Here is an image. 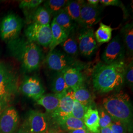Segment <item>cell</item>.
Listing matches in <instances>:
<instances>
[{
  "label": "cell",
  "instance_id": "ab89813d",
  "mask_svg": "<svg viewBox=\"0 0 133 133\" xmlns=\"http://www.w3.org/2000/svg\"><path fill=\"white\" fill-rule=\"evenodd\" d=\"M87 133H89V132H87Z\"/></svg>",
  "mask_w": 133,
  "mask_h": 133
},
{
  "label": "cell",
  "instance_id": "d6986e66",
  "mask_svg": "<svg viewBox=\"0 0 133 133\" xmlns=\"http://www.w3.org/2000/svg\"><path fill=\"white\" fill-rule=\"evenodd\" d=\"M122 42L125 46L126 52L129 56L132 57L133 54V22L126 24L121 30Z\"/></svg>",
  "mask_w": 133,
  "mask_h": 133
},
{
  "label": "cell",
  "instance_id": "ac0fdd59",
  "mask_svg": "<svg viewBox=\"0 0 133 133\" xmlns=\"http://www.w3.org/2000/svg\"><path fill=\"white\" fill-rule=\"evenodd\" d=\"M50 27L52 33V41L49 48L50 51H52L57 45L64 42L69 35L59 26L53 19L50 25Z\"/></svg>",
  "mask_w": 133,
  "mask_h": 133
},
{
  "label": "cell",
  "instance_id": "ba28073f",
  "mask_svg": "<svg viewBox=\"0 0 133 133\" xmlns=\"http://www.w3.org/2000/svg\"><path fill=\"white\" fill-rule=\"evenodd\" d=\"M23 26L22 20L14 14L6 15L0 25V35L4 40L11 41L17 38Z\"/></svg>",
  "mask_w": 133,
  "mask_h": 133
},
{
  "label": "cell",
  "instance_id": "4316f807",
  "mask_svg": "<svg viewBox=\"0 0 133 133\" xmlns=\"http://www.w3.org/2000/svg\"><path fill=\"white\" fill-rule=\"evenodd\" d=\"M33 23L47 25L50 24L51 15L43 6H39L35 10L32 16Z\"/></svg>",
  "mask_w": 133,
  "mask_h": 133
},
{
  "label": "cell",
  "instance_id": "2e32d148",
  "mask_svg": "<svg viewBox=\"0 0 133 133\" xmlns=\"http://www.w3.org/2000/svg\"><path fill=\"white\" fill-rule=\"evenodd\" d=\"M83 122L91 133H100L99 115L97 109L89 107L84 115Z\"/></svg>",
  "mask_w": 133,
  "mask_h": 133
},
{
  "label": "cell",
  "instance_id": "5bb4252c",
  "mask_svg": "<svg viewBox=\"0 0 133 133\" xmlns=\"http://www.w3.org/2000/svg\"><path fill=\"white\" fill-rule=\"evenodd\" d=\"M75 100L74 91L69 89L66 93L60 97L59 106L52 115L57 118L71 115Z\"/></svg>",
  "mask_w": 133,
  "mask_h": 133
},
{
  "label": "cell",
  "instance_id": "f35d334b",
  "mask_svg": "<svg viewBox=\"0 0 133 133\" xmlns=\"http://www.w3.org/2000/svg\"><path fill=\"white\" fill-rule=\"evenodd\" d=\"M19 133H29L27 132V131H21L20 132H19Z\"/></svg>",
  "mask_w": 133,
  "mask_h": 133
},
{
  "label": "cell",
  "instance_id": "52a82bcc",
  "mask_svg": "<svg viewBox=\"0 0 133 133\" xmlns=\"http://www.w3.org/2000/svg\"><path fill=\"white\" fill-rule=\"evenodd\" d=\"M126 53L122 38L118 35L108 44L102 54V59L104 63L107 64L124 62Z\"/></svg>",
  "mask_w": 133,
  "mask_h": 133
},
{
  "label": "cell",
  "instance_id": "cb8c5ba5",
  "mask_svg": "<svg viewBox=\"0 0 133 133\" xmlns=\"http://www.w3.org/2000/svg\"><path fill=\"white\" fill-rule=\"evenodd\" d=\"M113 29L109 25L100 23V26L94 33L96 42L99 44L108 43L112 38Z\"/></svg>",
  "mask_w": 133,
  "mask_h": 133
},
{
  "label": "cell",
  "instance_id": "8992f818",
  "mask_svg": "<svg viewBox=\"0 0 133 133\" xmlns=\"http://www.w3.org/2000/svg\"><path fill=\"white\" fill-rule=\"evenodd\" d=\"M27 40L44 48L49 46L52 41L50 25H41L32 23L25 31Z\"/></svg>",
  "mask_w": 133,
  "mask_h": 133
},
{
  "label": "cell",
  "instance_id": "44dd1931",
  "mask_svg": "<svg viewBox=\"0 0 133 133\" xmlns=\"http://www.w3.org/2000/svg\"><path fill=\"white\" fill-rule=\"evenodd\" d=\"M81 1H68L63 10L75 22L81 25Z\"/></svg>",
  "mask_w": 133,
  "mask_h": 133
},
{
  "label": "cell",
  "instance_id": "8fae6325",
  "mask_svg": "<svg viewBox=\"0 0 133 133\" xmlns=\"http://www.w3.org/2000/svg\"><path fill=\"white\" fill-rule=\"evenodd\" d=\"M81 25L86 28H91L101 20L100 10L97 6H93L81 1Z\"/></svg>",
  "mask_w": 133,
  "mask_h": 133
},
{
  "label": "cell",
  "instance_id": "1f68e13d",
  "mask_svg": "<svg viewBox=\"0 0 133 133\" xmlns=\"http://www.w3.org/2000/svg\"><path fill=\"white\" fill-rule=\"evenodd\" d=\"M43 2V0H24L20 2L19 7L23 9H32L36 8Z\"/></svg>",
  "mask_w": 133,
  "mask_h": 133
},
{
  "label": "cell",
  "instance_id": "484cf974",
  "mask_svg": "<svg viewBox=\"0 0 133 133\" xmlns=\"http://www.w3.org/2000/svg\"><path fill=\"white\" fill-rule=\"evenodd\" d=\"M65 53L70 56H76L79 52L77 39L72 34H69L66 39L60 44Z\"/></svg>",
  "mask_w": 133,
  "mask_h": 133
},
{
  "label": "cell",
  "instance_id": "5b68a950",
  "mask_svg": "<svg viewBox=\"0 0 133 133\" xmlns=\"http://www.w3.org/2000/svg\"><path fill=\"white\" fill-rule=\"evenodd\" d=\"M45 62L48 68L57 72L62 71L70 67L81 69L82 66L79 62L66 53L55 49L48 53Z\"/></svg>",
  "mask_w": 133,
  "mask_h": 133
},
{
  "label": "cell",
  "instance_id": "7c38bea8",
  "mask_svg": "<svg viewBox=\"0 0 133 133\" xmlns=\"http://www.w3.org/2000/svg\"><path fill=\"white\" fill-rule=\"evenodd\" d=\"M18 122V114L13 107L8 108L0 114V133H14Z\"/></svg>",
  "mask_w": 133,
  "mask_h": 133
},
{
  "label": "cell",
  "instance_id": "30bf717a",
  "mask_svg": "<svg viewBox=\"0 0 133 133\" xmlns=\"http://www.w3.org/2000/svg\"><path fill=\"white\" fill-rule=\"evenodd\" d=\"M20 89L24 95L36 101L44 95L45 92L41 81L34 76L26 78L21 83Z\"/></svg>",
  "mask_w": 133,
  "mask_h": 133
},
{
  "label": "cell",
  "instance_id": "8d00e7d4",
  "mask_svg": "<svg viewBox=\"0 0 133 133\" xmlns=\"http://www.w3.org/2000/svg\"><path fill=\"white\" fill-rule=\"evenodd\" d=\"M87 3L93 6H97L99 3V0H88Z\"/></svg>",
  "mask_w": 133,
  "mask_h": 133
},
{
  "label": "cell",
  "instance_id": "3957f363",
  "mask_svg": "<svg viewBox=\"0 0 133 133\" xmlns=\"http://www.w3.org/2000/svg\"><path fill=\"white\" fill-rule=\"evenodd\" d=\"M103 105L112 118L126 124L133 118V107L130 97L122 91L113 94L104 98Z\"/></svg>",
  "mask_w": 133,
  "mask_h": 133
},
{
  "label": "cell",
  "instance_id": "f1b7e54d",
  "mask_svg": "<svg viewBox=\"0 0 133 133\" xmlns=\"http://www.w3.org/2000/svg\"><path fill=\"white\" fill-rule=\"evenodd\" d=\"M88 108L89 107L81 104L76 100H75L71 115L76 118L83 121L84 115Z\"/></svg>",
  "mask_w": 133,
  "mask_h": 133
},
{
  "label": "cell",
  "instance_id": "d6a6232c",
  "mask_svg": "<svg viewBox=\"0 0 133 133\" xmlns=\"http://www.w3.org/2000/svg\"><path fill=\"white\" fill-rule=\"evenodd\" d=\"M125 81L131 87L133 88V60L126 65L125 73Z\"/></svg>",
  "mask_w": 133,
  "mask_h": 133
},
{
  "label": "cell",
  "instance_id": "6da1fadb",
  "mask_svg": "<svg viewBox=\"0 0 133 133\" xmlns=\"http://www.w3.org/2000/svg\"><path fill=\"white\" fill-rule=\"evenodd\" d=\"M126 66L124 61L111 64L102 62L97 64L92 75L95 90L107 93L119 88L125 81Z\"/></svg>",
  "mask_w": 133,
  "mask_h": 133
},
{
  "label": "cell",
  "instance_id": "83f0119b",
  "mask_svg": "<svg viewBox=\"0 0 133 133\" xmlns=\"http://www.w3.org/2000/svg\"><path fill=\"white\" fill-rule=\"evenodd\" d=\"M67 2V0H48L44 3L43 7L54 17L64 9Z\"/></svg>",
  "mask_w": 133,
  "mask_h": 133
},
{
  "label": "cell",
  "instance_id": "74e56055",
  "mask_svg": "<svg viewBox=\"0 0 133 133\" xmlns=\"http://www.w3.org/2000/svg\"><path fill=\"white\" fill-rule=\"evenodd\" d=\"M48 133H64L61 130L59 129H53L50 131Z\"/></svg>",
  "mask_w": 133,
  "mask_h": 133
},
{
  "label": "cell",
  "instance_id": "7a4b0ae2",
  "mask_svg": "<svg viewBox=\"0 0 133 133\" xmlns=\"http://www.w3.org/2000/svg\"><path fill=\"white\" fill-rule=\"evenodd\" d=\"M9 45L25 70L31 72L38 69L43 59L42 50L38 44L17 38L10 41Z\"/></svg>",
  "mask_w": 133,
  "mask_h": 133
},
{
  "label": "cell",
  "instance_id": "836d02e7",
  "mask_svg": "<svg viewBox=\"0 0 133 133\" xmlns=\"http://www.w3.org/2000/svg\"><path fill=\"white\" fill-rule=\"evenodd\" d=\"M99 3L105 6L113 5L124 7L121 2L118 0H100Z\"/></svg>",
  "mask_w": 133,
  "mask_h": 133
},
{
  "label": "cell",
  "instance_id": "277c9868",
  "mask_svg": "<svg viewBox=\"0 0 133 133\" xmlns=\"http://www.w3.org/2000/svg\"><path fill=\"white\" fill-rule=\"evenodd\" d=\"M17 90V78L8 66L0 63V114L12 100Z\"/></svg>",
  "mask_w": 133,
  "mask_h": 133
},
{
  "label": "cell",
  "instance_id": "e575fe53",
  "mask_svg": "<svg viewBox=\"0 0 133 133\" xmlns=\"http://www.w3.org/2000/svg\"><path fill=\"white\" fill-rule=\"evenodd\" d=\"M88 132L87 129H78L70 131V133H87Z\"/></svg>",
  "mask_w": 133,
  "mask_h": 133
},
{
  "label": "cell",
  "instance_id": "9c48e42d",
  "mask_svg": "<svg viewBox=\"0 0 133 133\" xmlns=\"http://www.w3.org/2000/svg\"><path fill=\"white\" fill-rule=\"evenodd\" d=\"M77 42L79 51L85 56H90L97 48L94 32L92 28H85L78 34Z\"/></svg>",
  "mask_w": 133,
  "mask_h": 133
},
{
  "label": "cell",
  "instance_id": "ffe728a7",
  "mask_svg": "<svg viewBox=\"0 0 133 133\" xmlns=\"http://www.w3.org/2000/svg\"><path fill=\"white\" fill-rule=\"evenodd\" d=\"M53 20L68 35L72 32L75 27V22L63 9L54 17Z\"/></svg>",
  "mask_w": 133,
  "mask_h": 133
},
{
  "label": "cell",
  "instance_id": "603a6c76",
  "mask_svg": "<svg viewBox=\"0 0 133 133\" xmlns=\"http://www.w3.org/2000/svg\"><path fill=\"white\" fill-rule=\"evenodd\" d=\"M73 91L75 100L84 105L90 107V105L93 102V97L90 92L84 86H81Z\"/></svg>",
  "mask_w": 133,
  "mask_h": 133
},
{
  "label": "cell",
  "instance_id": "e0dca14e",
  "mask_svg": "<svg viewBox=\"0 0 133 133\" xmlns=\"http://www.w3.org/2000/svg\"><path fill=\"white\" fill-rule=\"evenodd\" d=\"M59 101L60 96L55 94H44L36 101L37 104L43 107L48 113L52 115L57 109Z\"/></svg>",
  "mask_w": 133,
  "mask_h": 133
},
{
  "label": "cell",
  "instance_id": "7402d4cb",
  "mask_svg": "<svg viewBox=\"0 0 133 133\" xmlns=\"http://www.w3.org/2000/svg\"><path fill=\"white\" fill-rule=\"evenodd\" d=\"M57 120L62 128L66 130L72 131L78 129H87L83 120L76 118L71 115L58 118Z\"/></svg>",
  "mask_w": 133,
  "mask_h": 133
},
{
  "label": "cell",
  "instance_id": "9a60e30c",
  "mask_svg": "<svg viewBox=\"0 0 133 133\" xmlns=\"http://www.w3.org/2000/svg\"><path fill=\"white\" fill-rule=\"evenodd\" d=\"M80 69L78 68L70 67L62 71L66 85L72 90L83 85L84 77Z\"/></svg>",
  "mask_w": 133,
  "mask_h": 133
},
{
  "label": "cell",
  "instance_id": "d590c367",
  "mask_svg": "<svg viewBox=\"0 0 133 133\" xmlns=\"http://www.w3.org/2000/svg\"><path fill=\"white\" fill-rule=\"evenodd\" d=\"M100 129V133H113L110 127Z\"/></svg>",
  "mask_w": 133,
  "mask_h": 133
},
{
  "label": "cell",
  "instance_id": "4fadbf2b",
  "mask_svg": "<svg viewBox=\"0 0 133 133\" xmlns=\"http://www.w3.org/2000/svg\"><path fill=\"white\" fill-rule=\"evenodd\" d=\"M29 133H48V124L46 115L42 112L32 110L28 119Z\"/></svg>",
  "mask_w": 133,
  "mask_h": 133
},
{
  "label": "cell",
  "instance_id": "d4e9b609",
  "mask_svg": "<svg viewBox=\"0 0 133 133\" xmlns=\"http://www.w3.org/2000/svg\"><path fill=\"white\" fill-rule=\"evenodd\" d=\"M70 88L66 85L62 71L57 72L53 80L52 89L54 94L60 97L64 95Z\"/></svg>",
  "mask_w": 133,
  "mask_h": 133
},
{
  "label": "cell",
  "instance_id": "4dcf8cb0",
  "mask_svg": "<svg viewBox=\"0 0 133 133\" xmlns=\"http://www.w3.org/2000/svg\"><path fill=\"white\" fill-rule=\"evenodd\" d=\"M110 127L113 133H126V124L121 121L113 119Z\"/></svg>",
  "mask_w": 133,
  "mask_h": 133
},
{
  "label": "cell",
  "instance_id": "f546056e",
  "mask_svg": "<svg viewBox=\"0 0 133 133\" xmlns=\"http://www.w3.org/2000/svg\"><path fill=\"white\" fill-rule=\"evenodd\" d=\"M99 115V125L100 128L110 127L113 119L104 109L101 108L98 111Z\"/></svg>",
  "mask_w": 133,
  "mask_h": 133
}]
</instances>
